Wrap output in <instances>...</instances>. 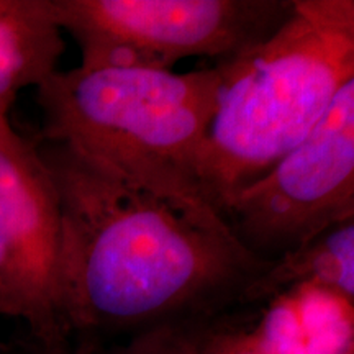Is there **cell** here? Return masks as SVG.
Masks as SVG:
<instances>
[{"mask_svg": "<svg viewBox=\"0 0 354 354\" xmlns=\"http://www.w3.org/2000/svg\"><path fill=\"white\" fill-rule=\"evenodd\" d=\"M61 209L38 140L0 118V315L38 344L68 338L61 290Z\"/></svg>", "mask_w": 354, "mask_h": 354, "instance_id": "8992f818", "label": "cell"}, {"mask_svg": "<svg viewBox=\"0 0 354 354\" xmlns=\"http://www.w3.org/2000/svg\"><path fill=\"white\" fill-rule=\"evenodd\" d=\"M64 50L50 0H0V118L24 88L56 73Z\"/></svg>", "mask_w": 354, "mask_h": 354, "instance_id": "ba28073f", "label": "cell"}, {"mask_svg": "<svg viewBox=\"0 0 354 354\" xmlns=\"http://www.w3.org/2000/svg\"><path fill=\"white\" fill-rule=\"evenodd\" d=\"M81 68L171 71L194 56L228 59L268 39L294 0H50Z\"/></svg>", "mask_w": 354, "mask_h": 354, "instance_id": "277c9868", "label": "cell"}, {"mask_svg": "<svg viewBox=\"0 0 354 354\" xmlns=\"http://www.w3.org/2000/svg\"><path fill=\"white\" fill-rule=\"evenodd\" d=\"M38 354H74V349L71 346L69 339L63 338L48 344H39Z\"/></svg>", "mask_w": 354, "mask_h": 354, "instance_id": "8fae6325", "label": "cell"}, {"mask_svg": "<svg viewBox=\"0 0 354 354\" xmlns=\"http://www.w3.org/2000/svg\"><path fill=\"white\" fill-rule=\"evenodd\" d=\"M39 143L61 209V290L69 338L140 333L216 317L269 268L230 232L63 145Z\"/></svg>", "mask_w": 354, "mask_h": 354, "instance_id": "6da1fadb", "label": "cell"}, {"mask_svg": "<svg viewBox=\"0 0 354 354\" xmlns=\"http://www.w3.org/2000/svg\"><path fill=\"white\" fill-rule=\"evenodd\" d=\"M216 317L190 318L153 326L136 333L125 346L112 354H202L207 331Z\"/></svg>", "mask_w": 354, "mask_h": 354, "instance_id": "30bf717a", "label": "cell"}, {"mask_svg": "<svg viewBox=\"0 0 354 354\" xmlns=\"http://www.w3.org/2000/svg\"><path fill=\"white\" fill-rule=\"evenodd\" d=\"M220 215L234 238L264 261L354 218V79L307 138L230 197Z\"/></svg>", "mask_w": 354, "mask_h": 354, "instance_id": "5b68a950", "label": "cell"}, {"mask_svg": "<svg viewBox=\"0 0 354 354\" xmlns=\"http://www.w3.org/2000/svg\"><path fill=\"white\" fill-rule=\"evenodd\" d=\"M220 84L216 68L56 71L37 87L38 141L68 146L190 214L221 218L198 180Z\"/></svg>", "mask_w": 354, "mask_h": 354, "instance_id": "3957f363", "label": "cell"}, {"mask_svg": "<svg viewBox=\"0 0 354 354\" xmlns=\"http://www.w3.org/2000/svg\"><path fill=\"white\" fill-rule=\"evenodd\" d=\"M215 68L221 84L198 180L220 215L230 197L307 138L354 79V2L294 0L271 37Z\"/></svg>", "mask_w": 354, "mask_h": 354, "instance_id": "7a4b0ae2", "label": "cell"}, {"mask_svg": "<svg viewBox=\"0 0 354 354\" xmlns=\"http://www.w3.org/2000/svg\"><path fill=\"white\" fill-rule=\"evenodd\" d=\"M353 305L315 286L277 295L254 326L259 354H353Z\"/></svg>", "mask_w": 354, "mask_h": 354, "instance_id": "52a82bcc", "label": "cell"}, {"mask_svg": "<svg viewBox=\"0 0 354 354\" xmlns=\"http://www.w3.org/2000/svg\"><path fill=\"white\" fill-rule=\"evenodd\" d=\"M302 286L322 287L354 302V218L271 261L243 292L240 305L268 304Z\"/></svg>", "mask_w": 354, "mask_h": 354, "instance_id": "9c48e42d", "label": "cell"}]
</instances>
